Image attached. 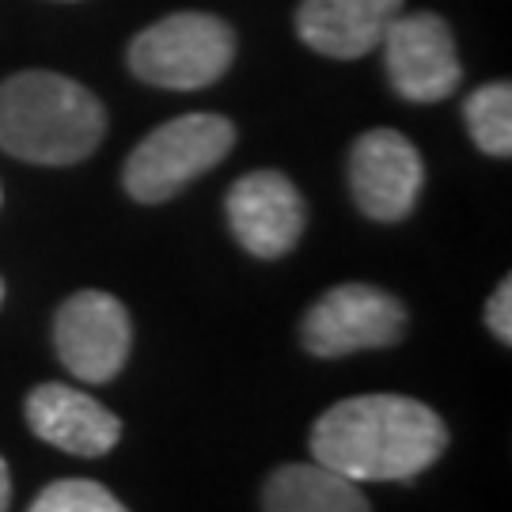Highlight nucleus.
Here are the masks:
<instances>
[{
    "instance_id": "6",
    "label": "nucleus",
    "mask_w": 512,
    "mask_h": 512,
    "mask_svg": "<svg viewBox=\"0 0 512 512\" xmlns=\"http://www.w3.org/2000/svg\"><path fill=\"white\" fill-rule=\"evenodd\" d=\"M54 346L61 365L84 384H110L126 368L133 323L118 296L84 289L69 296L54 319Z\"/></svg>"
},
{
    "instance_id": "4",
    "label": "nucleus",
    "mask_w": 512,
    "mask_h": 512,
    "mask_svg": "<svg viewBox=\"0 0 512 512\" xmlns=\"http://www.w3.org/2000/svg\"><path fill=\"white\" fill-rule=\"evenodd\" d=\"M236 145V129L220 114H183L152 129L129 152L122 167V186L133 202L160 205L175 198L209 167H217Z\"/></svg>"
},
{
    "instance_id": "12",
    "label": "nucleus",
    "mask_w": 512,
    "mask_h": 512,
    "mask_svg": "<svg viewBox=\"0 0 512 512\" xmlns=\"http://www.w3.org/2000/svg\"><path fill=\"white\" fill-rule=\"evenodd\" d=\"M266 512H372L361 482L330 471L323 463H285L262 486Z\"/></svg>"
},
{
    "instance_id": "5",
    "label": "nucleus",
    "mask_w": 512,
    "mask_h": 512,
    "mask_svg": "<svg viewBox=\"0 0 512 512\" xmlns=\"http://www.w3.org/2000/svg\"><path fill=\"white\" fill-rule=\"evenodd\" d=\"M406 308L399 296L365 281H346L323 293L304 315L300 342L311 357H349L361 349H387L403 342Z\"/></svg>"
},
{
    "instance_id": "14",
    "label": "nucleus",
    "mask_w": 512,
    "mask_h": 512,
    "mask_svg": "<svg viewBox=\"0 0 512 512\" xmlns=\"http://www.w3.org/2000/svg\"><path fill=\"white\" fill-rule=\"evenodd\" d=\"M27 512H129L107 486L92 478H61L50 482L42 494L31 501Z\"/></svg>"
},
{
    "instance_id": "15",
    "label": "nucleus",
    "mask_w": 512,
    "mask_h": 512,
    "mask_svg": "<svg viewBox=\"0 0 512 512\" xmlns=\"http://www.w3.org/2000/svg\"><path fill=\"white\" fill-rule=\"evenodd\" d=\"M486 327L501 346H512V281L505 277L486 304Z\"/></svg>"
},
{
    "instance_id": "17",
    "label": "nucleus",
    "mask_w": 512,
    "mask_h": 512,
    "mask_svg": "<svg viewBox=\"0 0 512 512\" xmlns=\"http://www.w3.org/2000/svg\"><path fill=\"white\" fill-rule=\"evenodd\" d=\"M0 304H4V281H0Z\"/></svg>"
},
{
    "instance_id": "10",
    "label": "nucleus",
    "mask_w": 512,
    "mask_h": 512,
    "mask_svg": "<svg viewBox=\"0 0 512 512\" xmlns=\"http://www.w3.org/2000/svg\"><path fill=\"white\" fill-rule=\"evenodd\" d=\"M27 425L38 440L84 459L107 456L122 440L118 414L69 384H38L27 395Z\"/></svg>"
},
{
    "instance_id": "16",
    "label": "nucleus",
    "mask_w": 512,
    "mask_h": 512,
    "mask_svg": "<svg viewBox=\"0 0 512 512\" xmlns=\"http://www.w3.org/2000/svg\"><path fill=\"white\" fill-rule=\"evenodd\" d=\"M12 505V475H8V463L0 456V512H8Z\"/></svg>"
},
{
    "instance_id": "8",
    "label": "nucleus",
    "mask_w": 512,
    "mask_h": 512,
    "mask_svg": "<svg viewBox=\"0 0 512 512\" xmlns=\"http://www.w3.org/2000/svg\"><path fill=\"white\" fill-rule=\"evenodd\" d=\"M425 183L418 148L395 129H372L349 152V190L368 220L395 224L410 217Z\"/></svg>"
},
{
    "instance_id": "3",
    "label": "nucleus",
    "mask_w": 512,
    "mask_h": 512,
    "mask_svg": "<svg viewBox=\"0 0 512 512\" xmlns=\"http://www.w3.org/2000/svg\"><path fill=\"white\" fill-rule=\"evenodd\" d=\"M236 57V35L209 12H175L152 23L129 46V69L137 80L167 92H198L217 84Z\"/></svg>"
},
{
    "instance_id": "2",
    "label": "nucleus",
    "mask_w": 512,
    "mask_h": 512,
    "mask_svg": "<svg viewBox=\"0 0 512 512\" xmlns=\"http://www.w3.org/2000/svg\"><path fill=\"white\" fill-rule=\"evenodd\" d=\"M107 133V110L84 84L57 73H16L0 84V148L16 160L65 167L88 160Z\"/></svg>"
},
{
    "instance_id": "13",
    "label": "nucleus",
    "mask_w": 512,
    "mask_h": 512,
    "mask_svg": "<svg viewBox=\"0 0 512 512\" xmlns=\"http://www.w3.org/2000/svg\"><path fill=\"white\" fill-rule=\"evenodd\" d=\"M463 118H467V129L475 137V145L486 152V156H509L512 152V88L501 80V84H482L467 107H463Z\"/></svg>"
},
{
    "instance_id": "9",
    "label": "nucleus",
    "mask_w": 512,
    "mask_h": 512,
    "mask_svg": "<svg viewBox=\"0 0 512 512\" xmlns=\"http://www.w3.org/2000/svg\"><path fill=\"white\" fill-rule=\"evenodd\" d=\"M224 213L239 247L255 258H285L300 243L308 224V205L293 179H285L281 171L243 175L228 190Z\"/></svg>"
},
{
    "instance_id": "11",
    "label": "nucleus",
    "mask_w": 512,
    "mask_h": 512,
    "mask_svg": "<svg viewBox=\"0 0 512 512\" xmlns=\"http://www.w3.org/2000/svg\"><path fill=\"white\" fill-rule=\"evenodd\" d=\"M399 12L403 0H304L296 8V31L315 54L353 61L380 46Z\"/></svg>"
},
{
    "instance_id": "1",
    "label": "nucleus",
    "mask_w": 512,
    "mask_h": 512,
    "mask_svg": "<svg viewBox=\"0 0 512 512\" xmlns=\"http://www.w3.org/2000/svg\"><path fill=\"white\" fill-rule=\"evenodd\" d=\"M308 448L349 482H410L444 456L448 425L410 395H353L315 418Z\"/></svg>"
},
{
    "instance_id": "7",
    "label": "nucleus",
    "mask_w": 512,
    "mask_h": 512,
    "mask_svg": "<svg viewBox=\"0 0 512 512\" xmlns=\"http://www.w3.org/2000/svg\"><path fill=\"white\" fill-rule=\"evenodd\" d=\"M380 46L387 57V76L403 99L437 103V99L459 92L463 65H459L452 27L440 16H433V12L403 16L399 12L387 23Z\"/></svg>"
}]
</instances>
